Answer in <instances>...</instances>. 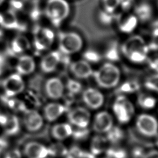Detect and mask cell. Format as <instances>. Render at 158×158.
Returning <instances> with one entry per match:
<instances>
[{"label": "cell", "mask_w": 158, "mask_h": 158, "mask_svg": "<svg viewBox=\"0 0 158 158\" xmlns=\"http://www.w3.org/2000/svg\"><path fill=\"white\" fill-rule=\"evenodd\" d=\"M135 15L138 20L141 22H146L152 15V8L148 2H140L135 8Z\"/></svg>", "instance_id": "7402d4cb"}, {"label": "cell", "mask_w": 158, "mask_h": 158, "mask_svg": "<svg viewBox=\"0 0 158 158\" xmlns=\"http://www.w3.org/2000/svg\"><path fill=\"white\" fill-rule=\"evenodd\" d=\"M105 158H109V157H105Z\"/></svg>", "instance_id": "bcb514c9"}, {"label": "cell", "mask_w": 158, "mask_h": 158, "mask_svg": "<svg viewBox=\"0 0 158 158\" xmlns=\"http://www.w3.org/2000/svg\"><path fill=\"white\" fill-rule=\"evenodd\" d=\"M49 156L52 157H61L66 156L68 149L60 143H56L48 147Z\"/></svg>", "instance_id": "cb8c5ba5"}, {"label": "cell", "mask_w": 158, "mask_h": 158, "mask_svg": "<svg viewBox=\"0 0 158 158\" xmlns=\"http://www.w3.org/2000/svg\"><path fill=\"white\" fill-rule=\"evenodd\" d=\"M83 57L85 58V60L88 63H96L99 62L101 58L100 54L94 50H88L85 51L83 54Z\"/></svg>", "instance_id": "8d00e7d4"}, {"label": "cell", "mask_w": 158, "mask_h": 158, "mask_svg": "<svg viewBox=\"0 0 158 158\" xmlns=\"http://www.w3.org/2000/svg\"><path fill=\"white\" fill-rule=\"evenodd\" d=\"M54 34L48 28H37L34 32V43L37 49L42 51L49 48L53 43Z\"/></svg>", "instance_id": "52a82bcc"}, {"label": "cell", "mask_w": 158, "mask_h": 158, "mask_svg": "<svg viewBox=\"0 0 158 158\" xmlns=\"http://www.w3.org/2000/svg\"><path fill=\"white\" fill-rule=\"evenodd\" d=\"M65 110L64 105L57 102L48 104L44 109V117L48 122H54L59 118Z\"/></svg>", "instance_id": "ac0fdd59"}, {"label": "cell", "mask_w": 158, "mask_h": 158, "mask_svg": "<svg viewBox=\"0 0 158 158\" xmlns=\"http://www.w3.org/2000/svg\"><path fill=\"white\" fill-rule=\"evenodd\" d=\"M83 46L81 36L75 32H62L59 34V47L60 52L70 55L78 52Z\"/></svg>", "instance_id": "277c9868"}, {"label": "cell", "mask_w": 158, "mask_h": 158, "mask_svg": "<svg viewBox=\"0 0 158 158\" xmlns=\"http://www.w3.org/2000/svg\"><path fill=\"white\" fill-rule=\"evenodd\" d=\"M89 131L86 128H79L76 127L75 129H73L72 135L76 140H84L89 135Z\"/></svg>", "instance_id": "e575fe53"}, {"label": "cell", "mask_w": 158, "mask_h": 158, "mask_svg": "<svg viewBox=\"0 0 158 158\" xmlns=\"http://www.w3.org/2000/svg\"><path fill=\"white\" fill-rule=\"evenodd\" d=\"M106 154L109 158H127V151L121 148L112 147L106 149Z\"/></svg>", "instance_id": "f1b7e54d"}, {"label": "cell", "mask_w": 158, "mask_h": 158, "mask_svg": "<svg viewBox=\"0 0 158 158\" xmlns=\"http://www.w3.org/2000/svg\"><path fill=\"white\" fill-rule=\"evenodd\" d=\"M140 86L136 81H127L122 83L118 88V91L121 93H132L137 91Z\"/></svg>", "instance_id": "83f0119b"}, {"label": "cell", "mask_w": 158, "mask_h": 158, "mask_svg": "<svg viewBox=\"0 0 158 158\" xmlns=\"http://www.w3.org/2000/svg\"><path fill=\"white\" fill-rule=\"evenodd\" d=\"M108 141L106 137L101 135H96L91 141L90 151L93 156L99 155L107 149Z\"/></svg>", "instance_id": "44dd1931"}, {"label": "cell", "mask_w": 158, "mask_h": 158, "mask_svg": "<svg viewBox=\"0 0 158 158\" xmlns=\"http://www.w3.org/2000/svg\"><path fill=\"white\" fill-rule=\"evenodd\" d=\"M2 158H22V155L19 149H14L7 151Z\"/></svg>", "instance_id": "f35d334b"}, {"label": "cell", "mask_w": 158, "mask_h": 158, "mask_svg": "<svg viewBox=\"0 0 158 158\" xmlns=\"http://www.w3.org/2000/svg\"><path fill=\"white\" fill-rule=\"evenodd\" d=\"M45 91L49 98L52 99H58L63 96L64 91V84L59 78H49L46 83Z\"/></svg>", "instance_id": "5bb4252c"}, {"label": "cell", "mask_w": 158, "mask_h": 158, "mask_svg": "<svg viewBox=\"0 0 158 158\" xmlns=\"http://www.w3.org/2000/svg\"><path fill=\"white\" fill-rule=\"evenodd\" d=\"M93 76L100 87L111 88L118 84L120 78V72L116 65L111 62H107L97 70L93 71Z\"/></svg>", "instance_id": "7a4b0ae2"}, {"label": "cell", "mask_w": 158, "mask_h": 158, "mask_svg": "<svg viewBox=\"0 0 158 158\" xmlns=\"http://www.w3.org/2000/svg\"><path fill=\"white\" fill-rule=\"evenodd\" d=\"M30 47L29 40L23 35L16 36L12 41V48L14 52L21 53L28 49Z\"/></svg>", "instance_id": "603a6c76"}, {"label": "cell", "mask_w": 158, "mask_h": 158, "mask_svg": "<svg viewBox=\"0 0 158 158\" xmlns=\"http://www.w3.org/2000/svg\"><path fill=\"white\" fill-rule=\"evenodd\" d=\"M144 86L149 90L158 92V73L148 77L144 81Z\"/></svg>", "instance_id": "1f68e13d"}, {"label": "cell", "mask_w": 158, "mask_h": 158, "mask_svg": "<svg viewBox=\"0 0 158 158\" xmlns=\"http://www.w3.org/2000/svg\"><path fill=\"white\" fill-rule=\"evenodd\" d=\"M35 69V62L33 58L28 55H23L19 59L16 69L19 74L28 75L31 73Z\"/></svg>", "instance_id": "d6986e66"}, {"label": "cell", "mask_w": 158, "mask_h": 158, "mask_svg": "<svg viewBox=\"0 0 158 158\" xmlns=\"http://www.w3.org/2000/svg\"><path fill=\"white\" fill-rule=\"evenodd\" d=\"M148 46L149 50L158 51V27L153 30Z\"/></svg>", "instance_id": "74e56055"}, {"label": "cell", "mask_w": 158, "mask_h": 158, "mask_svg": "<svg viewBox=\"0 0 158 158\" xmlns=\"http://www.w3.org/2000/svg\"><path fill=\"white\" fill-rule=\"evenodd\" d=\"M3 126L5 132L9 135H15L19 130V122L17 119L14 116L6 118V120Z\"/></svg>", "instance_id": "4316f807"}, {"label": "cell", "mask_w": 158, "mask_h": 158, "mask_svg": "<svg viewBox=\"0 0 158 158\" xmlns=\"http://www.w3.org/2000/svg\"><path fill=\"white\" fill-rule=\"evenodd\" d=\"M73 128L70 124L60 123L54 125L51 128L52 136L57 141H62L70 136Z\"/></svg>", "instance_id": "ffe728a7"}, {"label": "cell", "mask_w": 158, "mask_h": 158, "mask_svg": "<svg viewBox=\"0 0 158 158\" xmlns=\"http://www.w3.org/2000/svg\"><path fill=\"white\" fill-rule=\"evenodd\" d=\"M67 88L72 94H76L79 93L82 89L81 84L73 79H70L67 83Z\"/></svg>", "instance_id": "836d02e7"}, {"label": "cell", "mask_w": 158, "mask_h": 158, "mask_svg": "<svg viewBox=\"0 0 158 158\" xmlns=\"http://www.w3.org/2000/svg\"><path fill=\"white\" fill-rule=\"evenodd\" d=\"M83 102L89 108L97 109L104 103V96L98 89L94 88L86 89L82 95Z\"/></svg>", "instance_id": "4fadbf2b"}, {"label": "cell", "mask_w": 158, "mask_h": 158, "mask_svg": "<svg viewBox=\"0 0 158 158\" xmlns=\"http://www.w3.org/2000/svg\"><path fill=\"white\" fill-rule=\"evenodd\" d=\"M117 20L119 30L124 33H130L136 28L138 20L135 14H119Z\"/></svg>", "instance_id": "2e32d148"}, {"label": "cell", "mask_w": 158, "mask_h": 158, "mask_svg": "<svg viewBox=\"0 0 158 158\" xmlns=\"http://www.w3.org/2000/svg\"><path fill=\"white\" fill-rule=\"evenodd\" d=\"M118 15L114 13H109L105 10H102L99 14V19L100 21L105 25H109L113 22L114 20H117Z\"/></svg>", "instance_id": "d6a6232c"}, {"label": "cell", "mask_w": 158, "mask_h": 158, "mask_svg": "<svg viewBox=\"0 0 158 158\" xmlns=\"http://www.w3.org/2000/svg\"><path fill=\"white\" fill-rule=\"evenodd\" d=\"M7 142L2 139H0V152L4 151L7 148Z\"/></svg>", "instance_id": "7bdbcfd3"}, {"label": "cell", "mask_w": 158, "mask_h": 158, "mask_svg": "<svg viewBox=\"0 0 158 158\" xmlns=\"http://www.w3.org/2000/svg\"><path fill=\"white\" fill-rule=\"evenodd\" d=\"M148 65L151 70L158 73V54L148 59Z\"/></svg>", "instance_id": "ab89813d"}, {"label": "cell", "mask_w": 158, "mask_h": 158, "mask_svg": "<svg viewBox=\"0 0 158 158\" xmlns=\"http://www.w3.org/2000/svg\"><path fill=\"white\" fill-rule=\"evenodd\" d=\"M157 146H158V138H157Z\"/></svg>", "instance_id": "f6af8a7d"}, {"label": "cell", "mask_w": 158, "mask_h": 158, "mask_svg": "<svg viewBox=\"0 0 158 158\" xmlns=\"http://www.w3.org/2000/svg\"><path fill=\"white\" fill-rule=\"evenodd\" d=\"M106 139L108 142L113 144L120 142L124 137L123 130L118 127H112L107 133Z\"/></svg>", "instance_id": "484cf974"}, {"label": "cell", "mask_w": 158, "mask_h": 158, "mask_svg": "<svg viewBox=\"0 0 158 158\" xmlns=\"http://www.w3.org/2000/svg\"><path fill=\"white\" fill-rule=\"evenodd\" d=\"M1 22L5 27L14 28L17 24V18L13 12H8L2 17Z\"/></svg>", "instance_id": "4dcf8cb0"}, {"label": "cell", "mask_w": 158, "mask_h": 158, "mask_svg": "<svg viewBox=\"0 0 158 158\" xmlns=\"http://www.w3.org/2000/svg\"><path fill=\"white\" fill-rule=\"evenodd\" d=\"M70 6L66 0H48L45 6V14L56 27L59 26L68 17Z\"/></svg>", "instance_id": "3957f363"}, {"label": "cell", "mask_w": 158, "mask_h": 158, "mask_svg": "<svg viewBox=\"0 0 158 158\" xmlns=\"http://www.w3.org/2000/svg\"><path fill=\"white\" fill-rule=\"evenodd\" d=\"M23 125L26 130L30 132L39 131L43 125L42 115L35 110H28L25 112L23 117Z\"/></svg>", "instance_id": "8fae6325"}, {"label": "cell", "mask_w": 158, "mask_h": 158, "mask_svg": "<svg viewBox=\"0 0 158 158\" xmlns=\"http://www.w3.org/2000/svg\"><path fill=\"white\" fill-rule=\"evenodd\" d=\"M102 4L104 10L109 13H114L119 7V0H102Z\"/></svg>", "instance_id": "d590c367"}, {"label": "cell", "mask_w": 158, "mask_h": 158, "mask_svg": "<svg viewBox=\"0 0 158 158\" xmlns=\"http://www.w3.org/2000/svg\"><path fill=\"white\" fill-rule=\"evenodd\" d=\"M135 0H119V6L123 10L128 11L133 6Z\"/></svg>", "instance_id": "60d3db41"}, {"label": "cell", "mask_w": 158, "mask_h": 158, "mask_svg": "<svg viewBox=\"0 0 158 158\" xmlns=\"http://www.w3.org/2000/svg\"><path fill=\"white\" fill-rule=\"evenodd\" d=\"M112 109L117 119L121 123H128L135 112L132 102L123 95L117 97L113 104Z\"/></svg>", "instance_id": "5b68a950"}, {"label": "cell", "mask_w": 158, "mask_h": 158, "mask_svg": "<svg viewBox=\"0 0 158 158\" xmlns=\"http://www.w3.org/2000/svg\"><path fill=\"white\" fill-rule=\"evenodd\" d=\"M23 154L26 158H47L49 157L48 148L40 142L31 141L24 146Z\"/></svg>", "instance_id": "30bf717a"}, {"label": "cell", "mask_w": 158, "mask_h": 158, "mask_svg": "<svg viewBox=\"0 0 158 158\" xmlns=\"http://www.w3.org/2000/svg\"><path fill=\"white\" fill-rule=\"evenodd\" d=\"M136 127L138 131L148 137H153L158 133V122L152 115L142 114L139 115L136 121Z\"/></svg>", "instance_id": "8992f818"}, {"label": "cell", "mask_w": 158, "mask_h": 158, "mask_svg": "<svg viewBox=\"0 0 158 158\" xmlns=\"http://www.w3.org/2000/svg\"><path fill=\"white\" fill-rule=\"evenodd\" d=\"M121 51L129 60L140 64L147 59L149 49L148 44L141 36L133 35L124 41Z\"/></svg>", "instance_id": "6da1fadb"}, {"label": "cell", "mask_w": 158, "mask_h": 158, "mask_svg": "<svg viewBox=\"0 0 158 158\" xmlns=\"http://www.w3.org/2000/svg\"><path fill=\"white\" fill-rule=\"evenodd\" d=\"M69 122L75 127L86 128L90 121V113L85 108L77 107L69 111L68 115Z\"/></svg>", "instance_id": "ba28073f"}, {"label": "cell", "mask_w": 158, "mask_h": 158, "mask_svg": "<svg viewBox=\"0 0 158 158\" xmlns=\"http://www.w3.org/2000/svg\"><path fill=\"white\" fill-rule=\"evenodd\" d=\"M25 88L24 81L19 73H14L7 77L3 82V88L9 96L21 93Z\"/></svg>", "instance_id": "9c48e42d"}, {"label": "cell", "mask_w": 158, "mask_h": 158, "mask_svg": "<svg viewBox=\"0 0 158 158\" xmlns=\"http://www.w3.org/2000/svg\"><path fill=\"white\" fill-rule=\"evenodd\" d=\"M4 1V0H0V6L2 5V4L3 3Z\"/></svg>", "instance_id": "ee69618b"}, {"label": "cell", "mask_w": 158, "mask_h": 158, "mask_svg": "<svg viewBox=\"0 0 158 158\" xmlns=\"http://www.w3.org/2000/svg\"><path fill=\"white\" fill-rule=\"evenodd\" d=\"M60 54L58 51H51L47 54L41 60L40 67L44 73H51L54 71L60 61Z\"/></svg>", "instance_id": "e0dca14e"}, {"label": "cell", "mask_w": 158, "mask_h": 158, "mask_svg": "<svg viewBox=\"0 0 158 158\" xmlns=\"http://www.w3.org/2000/svg\"><path fill=\"white\" fill-rule=\"evenodd\" d=\"M138 105L144 109H151L156 105V98L149 94L141 93L138 97Z\"/></svg>", "instance_id": "d4e9b609"}, {"label": "cell", "mask_w": 158, "mask_h": 158, "mask_svg": "<svg viewBox=\"0 0 158 158\" xmlns=\"http://www.w3.org/2000/svg\"><path fill=\"white\" fill-rule=\"evenodd\" d=\"M143 158H158V151L151 150L144 154Z\"/></svg>", "instance_id": "b9f144b4"}, {"label": "cell", "mask_w": 158, "mask_h": 158, "mask_svg": "<svg viewBox=\"0 0 158 158\" xmlns=\"http://www.w3.org/2000/svg\"><path fill=\"white\" fill-rule=\"evenodd\" d=\"M106 57L111 62L117 61L119 59V52L117 45L113 43L107 49L105 53Z\"/></svg>", "instance_id": "f546056e"}, {"label": "cell", "mask_w": 158, "mask_h": 158, "mask_svg": "<svg viewBox=\"0 0 158 158\" xmlns=\"http://www.w3.org/2000/svg\"><path fill=\"white\" fill-rule=\"evenodd\" d=\"M112 127L113 118L107 112H99L95 115L93 123V128L96 133H107Z\"/></svg>", "instance_id": "7c38bea8"}, {"label": "cell", "mask_w": 158, "mask_h": 158, "mask_svg": "<svg viewBox=\"0 0 158 158\" xmlns=\"http://www.w3.org/2000/svg\"><path fill=\"white\" fill-rule=\"evenodd\" d=\"M71 72L77 77L81 79L87 78L93 75V70L85 60H80L72 63L70 65Z\"/></svg>", "instance_id": "9a60e30c"}]
</instances>
